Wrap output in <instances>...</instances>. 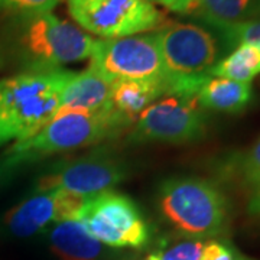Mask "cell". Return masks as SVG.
<instances>
[{
	"mask_svg": "<svg viewBox=\"0 0 260 260\" xmlns=\"http://www.w3.org/2000/svg\"><path fill=\"white\" fill-rule=\"evenodd\" d=\"M94 39L52 12L10 16L0 34V61L19 73H48L90 58Z\"/></svg>",
	"mask_w": 260,
	"mask_h": 260,
	"instance_id": "cell-1",
	"label": "cell"
},
{
	"mask_svg": "<svg viewBox=\"0 0 260 260\" xmlns=\"http://www.w3.org/2000/svg\"><path fill=\"white\" fill-rule=\"evenodd\" d=\"M71 74L61 68L0 78V148L28 140L55 117Z\"/></svg>",
	"mask_w": 260,
	"mask_h": 260,
	"instance_id": "cell-2",
	"label": "cell"
},
{
	"mask_svg": "<svg viewBox=\"0 0 260 260\" xmlns=\"http://www.w3.org/2000/svg\"><path fill=\"white\" fill-rule=\"evenodd\" d=\"M158 208L168 224L189 239H215L229 227L227 197L205 178L165 179L158 189Z\"/></svg>",
	"mask_w": 260,
	"mask_h": 260,
	"instance_id": "cell-3",
	"label": "cell"
},
{
	"mask_svg": "<svg viewBox=\"0 0 260 260\" xmlns=\"http://www.w3.org/2000/svg\"><path fill=\"white\" fill-rule=\"evenodd\" d=\"M126 130L107 107L99 112L58 113L35 136L10 145L8 150L34 164L54 153L71 152L117 138Z\"/></svg>",
	"mask_w": 260,
	"mask_h": 260,
	"instance_id": "cell-4",
	"label": "cell"
},
{
	"mask_svg": "<svg viewBox=\"0 0 260 260\" xmlns=\"http://www.w3.org/2000/svg\"><path fill=\"white\" fill-rule=\"evenodd\" d=\"M165 67L167 84L210 77L227 52L220 35L200 23H168L155 32Z\"/></svg>",
	"mask_w": 260,
	"mask_h": 260,
	"instance_id": "cell-5",
	"label": "cell"
},
{
	"mask_svg": "<svg viewBox=\"0 0 260 260\" xmlns=\"http://www.w3.org/2000/svg\"><path fill=\"white\" fill-rule=\"evenodd\" d=\"M70 16L103 39L133 37L167 25L162 12L148 0H67Z\"/></svg>",
	"mask_w": 260,
	"mask_h": 260,
	"instance_id": "cell-6",
	"label": "cell"
},
{
	"mask_svg": "<svg viewBox=\"0 0 260 260\" xmlns=\"http://www.w3.org/2000/svg\"><path fill=\"white\" fill-rule=\"evenodd\" d=\"M75 220L95 240L110 247L140 249L149 240V225L139 207L113 189L84 200Z\"/></svg>",
	"mask_w": 260,
	"mask_h": 260,
	"instance_id": "cell-7",
	"label": "cell"
},
{
	"mask_svg": "<svg viewBox=\"0 0 260 260\" xmlns=\"http://www.w3.org/2000/svg\"><path fill=\"white\" fill-rule=\"evenodd\" d=\"M127 177L126 164L107 149H97L68 160H58L37 178L32 189H58L87 200L112 191Z\"/></svg>",
	"mask_w": 260,
	"mask_h": 260,
	"instance_id": "cell-8",
	"label": "cell"
},
{
	"mask_svg": "<svg viewBox=\"0 0 260 260\" xmlns=\"http://www.w3.org/2000/svg\"><path fill=\"white\" fill-rule=\"evenodd\" d=\"M205 130L204 109L197 99L168 95L140 113L127 140L135 145H185L203 139Z\"/></svg>",
	"mask_w": 260,
	"mask_h": 260,
	"instance_id": "cell-9",
	"label": "cell"
},
{
	"mask_svg": "<svg viewBox=\"0 0 260 260\" xmlns=\"http://www.w3.org/2000/svg\"><path fill=\"white\" fill-rule=\"evenodd\" d=\"M109 81L164 80L165 67L156 34L94 41L90 65Z\"/></svg>",
	"mask_w": 260,
	"mask_h": 260,
	"instance_id": "cell-10",
	"label": "cell"
},
{
	"mask_svg": "<svg viewBox=\"0 0 260 260\" xmlns=\"http://www.w3.org/2000/svg\"><path fill=\"white\" fill-rule=\"evenodd\" d=\"M84 200L58 189H32L3 215L6 232L20 239L44 232L49 224L75 220Z\"/></svg>",
	"mask_w": 260,
	"mask_h": 260,
	"instance_id": "cell-11",
	"label": "cell"
},
{
	"mask_svg": "<svg viewBox=\"0 0 260 260\" xmlns=\"http://www.w3.org/2000/svg\"><path fill=\"white\" fill-rule=\"evenodd\" d=\"M167 94L164 80H116L107 109L117 121L129 130L136 123L140 113Z\"/></svg>",
	"mask_w": 260,
	"mask_h": 260,
	"instance_id": "cell-12",
	"label": "cell"
},
{
	"mask_svg": "<svg viewBox=\"0 0 260 260\" xmlns=\"http://www.w3.org/2000/svg\"><path fill=\"white\" fill-rule=\"evenodd\" d=\"M112 81L106 80L91 67L83 73H73L61 93L58 113L99 112L107 107ZM56 113V114H58Z\"/></svg>",
	"mask_w": 260,
	"mask_h": 260,
	"instance_id": "cell-13",
	"label": "cell"
},
{
	"mask_svg": "<svg viewBox=\"0 0 260 260\" xmlns=\"http://www.w3.org/2000/svg\"><path fill=\"white\" fill-rule=\"evenodd\" d=\"M49 247L59 260H97L103 244L77 220L54 224L49 232Z\"/></svg>",
	"mask_w": 260,
	"mask_h": 260,
	"instance_id": "cell-14",
	"label": "cell"
},
{
	"mask_svg": "<svg viewBox=\"0 0 260 260\" xmlns=\"http://www.w3.org/2000/svg\"><path fill=\"white\" fill-rule=\"evenodd\" d=\"M251 99V84L220 77H208L197 93V102L201 109L223 113L243 112L250 104Z\"/></svg>",
	"mask_w": 260,
	"mask_h": 260,
	"instance_id": "cell-15",
	"label": "cell"
},
{
	"mask_svg": "<svg viewBox=\"0 0 260 260\" xmlns=\"http://www.w3.org/2000/svg\"><path fill=\"white\" fill-rule=\"evenodd\" d=\"M194 15L213 29L260 18V0H197Z\"/></svg>",
	"mask_w": 260,
	"mask_h": 260,
	"instance_id": "cell-16",
	"label": "cell"
},
{
	"mask_svg": "<svg viewBox=\"0 0 260 260\" xmlns=\"http://www.w3.org/2000/svg\"><path fill=\"white\" fill-rule=\"evenodd\" d=\"M260 74V48L243 44L221 58L210 71L211 77L227 78L239 83L250 84Z\"/></svg>",
	"mask_w": 260,
	"mask_h": 260,
	"instance_id": "cell-17",
	"label": "cell"
},
{
	"mask_svg": "<svg viewBox=\"0 0 260 260\" xmlns=\"http://www.w3.org/2000/svg\"><path fill=\"white\" fill-rule=\"evenodd\" d=\"M221 175L249 189L260 185V138L244 152H237L221 164Z\"/></svg>",
	"mask_w": 260,
	"mask_h": 260,
	"instance_id": "cell-18",
	"label": "cell"
},
{
	"mask_svg": "<svg viewBox=\"0 0 260 260\" xmlns=\"http://www.w3.org/2000/svg\"><path fill=\"white\" fill-rule=\"evenodd\" d=\"M214 30L221 38L225 51L234 49L243 44L256 45L260 48V18Z\"/></svg>",
	"mask_w": 260,
	"mask_h": 260,
	"instance_id": "cell-19",
	"label": "cell"
},
{
	"mask_svg": "<svg viewBox=\"0 0 260 260\" xmlns=\"http://www.w3.org/2000/svg\"><path fill=\"white\" fill-rule=\"evenodd\" d=\"M203 247L204 240L185 237L184 240L152 253L148 260H201Z\"/></svg>",
	"mask_w": 260,
	"mask_h": 260,
	"instance_id": "cell-20",
	"label": "cell"
},
{
	"mask_svg": "<svg viewBox=\"0 0 260 260\" xmlns=\"http://www.w3.org/2000/svg\"><path fill=\"white\" fill-rule=\"evenodd\" d=\"M61 0H0V13L10 16L38 12H52Z\"/></svg>",
	"mask_w": 260,
	"mask_h": 260,
	"instance_id": "cell-21",
	"label": "cell"
},
{
	"mask_svg": "<svg viewBox=\"0 0 260 260\" xmlns=\"http://www.w3.org/2000/svg\"><path fill=\"white\" fill-rule=\"evenodd\" d=\"M201 260H254L243 254L234 244L227 240L210 239L204 242Z\"/></svg>",
	"mask_w": 260,
	"mask_h": 260,
	"instance_id": "cell-22",
	"label": "cell"
},
{
	"mask_svg": "<svg viewBox=\"0 0 260 260\" xmlns=\"http://www.w3.org/2000/svg\"><path fill=\"white\" fill-rule=\"evenodd\" d=\"M29 165L22 156H19L8 149L0 155V189L9 185L10 182L18 177L19 172Z\"/></svg>",
	"mask_w": 260,
	"mask_h": 260,
	"instance_id": "cell-23",
	"label": "cell"
},
{
	"mask_svg": "<svg viewBox=\"0 0 260 260\" xmlns=\"http://www.w3.org/2000/svg\"><path fill=\"white\" fill-rule=\"evenodd\" d=\"M153 2L165 6L171 12L181 15H194L197 9V0H153Z\"/></svg>",
	"mask_w": 260,
	"mask_h": 260,
	"instance_id": "cell-24",
	"label": "cell"
},
{
	"mask_svg": "<svg viewBox=\"0 0 260 260\" xmlns=\"http://www.w3.org/2000/svg\"><path fill=\"white\" fill-rule=\"evenodd\" d=\"M247 211L254 215V217H260V185L251 191V197L249 200V205H247Z\"/></svg>",
	"mask_w": 260,
	"mask_h": 260,
	"instance_id": "cell-25",
	"label": "cell"
},
{
	"mask_svg": "<svg viewBox=\"0 0 260 260\" xmlns=\"http://www.w3.org/2000/svg\"><path fill=\"white\" fill-rule=\"evenodd\" d=\"M148 2H150V0H148Z\"/></svg>",
	"mask_w": 260,
	"mask_h": 260,
	"instance_id": "cell-26",
	"label": "cell"
}]
</instances>
